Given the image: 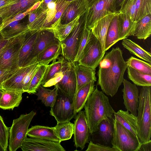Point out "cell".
Here are the masks:
<instances>
[{
	"mask_svg": "<svg viewBox=\"0 0 151 151\" xmlns=\"http://www.w3.org/2000/svg\"><path fill=\"white\" fill-rule=\"evenodd\" d=\"M40 65L38 63L33 64L29 70L25 75L22 83L24 93L27 92L31 81Z\"/></svg>",
	"mask_w": 151,
	"mask_h": 151,
	"instance_id": "cell-45",
	"label": "cell"
},
{
	"mask_svg": "<svg viewBox=\"0 0 151 151\" xmlns=\"http://www.w3.org/2000/svg\"><path fill=\"white\" fill-rule=\"evenodd\" d=\"M75 72L77 81V91L81 87L91 81H96V69L76 62Z\"/></svg>",
	"mask_w": 151,
	"mask_h": 151,
	"instance_id": "cell-21",
	"label": "cell"
},
{
	"mask_svg": "<svg viewBox=\"0 0 151 151\" xmlns=\"http://www.w3.org/2000/svg\"><path fill=\"white\" fill-rule=\"evenodd\" d=\"M1 50H0V53L1 52Z\"/></svg>",
	"mask_w": 151,
	"mask_h": 151,
	"instance_id": "cell-61",
	"label": "cell"
},
{
	"mask_svg": "<svg viewBox=\"0 0 151 151\" xmlns=\"http://www.w3.org/2000/svg\"><path fill=\"white\" fill-rule=\"evenodd\" d=\"M86 151H118L113 147L102 144L98 143H95L92 141L89 142Z\"/></svg>",
	"mask_w": 151,
	"mask_h": 151,
	"instance_id": "cell-46",
	"label": "cell"
},
{
	"mask_svg": "<svg viewBox=\"0 0 151 151\" xmlns=\"http://www.w3.org/2000/svg\"><path fill=\"white\" fill-rule=\"evenodd\" d=\"M138 151H151V140L142 143Z\"/></svg>",
	"mask_w": 151,
	"mask_h": 151,
	"instance_id": "cell-50",
	"label": "cell"
},
{
	"mask_svg": "<svg viewBox=\"0 0 151 151\" xmlns=\"http://www.w3.org/2000/svg\"><path fill=\"white\" fill-rule=\"evenodd\" d=\"M127 66L141 73L151 75V63L145 62L133 56L126 61Z\"/></svg>",
	"mask_w": 151,
	"mask_h": 151,
	"instance_id": "cell-39",
	"label": "cell"
},
{
	"mask_svg": "<svg viewBox=\"0 0 151 151\" xmlns=\"http://www.w3.org/2000/svg\"><path fill=\"white\" fill-rule=\"evenodd\" d=\"M80 17H78L71 22L66 24H62L60 18L49 27L43 30L51 32L60 42L62 41L78 24Z\"/></svg>",
	"mask_w": 151,
	"mask_h": 151,
	"instance_id": "cell-19",
	"label": "cell"
},
{
	"mask_svg": "<svg viewBox=\"0 0 151 151\" xmlns=\"http://www.w3.org/2000/svg\"><path fill=\"white\" fill-rule=\"evenodd\" d=\"M60 142L27 137L23 141L21 148L23 151H65Z\"/></svg>",
	"mask_w": 151,
	"mask_h": 151,
	"instance_id": "cell-14",
	"label": "cell"
},
{
	"mask_svg": "<svg viewBox=\"0 0 151 151\" xmlns=\"http://www.w3.org/2000/svg\"><path fill=\"white\" fill-rule=\"evenodd\" d=\"M53 0H43L40 7L42 11L46 10L47 9L48 4L52 1Z\"/></svg>",
	"mask_w": 151,
	"mask_h": 151,
	"instance_id": "cell-52",
	"label": "cell"
},
{
	"mask_svg": "<svg viewBox=\"0 0 151 151\" xmlns=\"http://www.w3.org/2000/svg\"><path fill=\"white\" fill-rule=\"evenodd\" d=\"M3 22L2 19L1 17H0V25Z\"/></svg>",
	"mask_w": 151,
	"mask_h": 151,
	"instance_id": "cell-59",
	"label": "cell"
},
{
	"mask_svg": "<svg viewBox=\"0 0 151 151\" xmlns=\"http://www.w3.org/2000/svg\"><path fill=\"white\" fill-rule=\"evenodd\" d=\"M116 0H99L88 8L84 14L85 24L90 30L95 23L105 16L119 12L115 4Z\"/></svg>",
	"mask_w": 151,
	"mask_h": 151,
	"instance_id": "cell-9",
	"label": "cell"
},
{
	"mask_svg": "<svg viewBox=\"0 0 151 151\" xmlns=\"http://www.w3.org/2000/svg\"><path fill=\"white\" fill-rule=\"evenodd\" d=\"M30 8L24 12L18 14L4 22H2V23L0 25V31L12 22L20 20L23 19L27 15H28L30 12Z\"/></svg>",
	"mask_w": 151,
	"mask_h": 151,
	"instance_id": "cell-48",
	"label": "cell"
},
{
	"mask_svg": "<svg viewBox=\"0 0 151 151\" xmlns=\"http://www.w3.org/2000/svg\"><path fill=\"white\" fill-rule=\"evenodd\" d=\"M18 0H0V9L14 3Z\"/></svg>",
	"mask_w": 151,
	"mask_h": 151,
	"instance_id": "cell-51",
	"label": "cell"
},
{
	"mask_svg": "<svg viewBox=\"0 0 151 151\" xmlns=\"http://www.w3.org/2000/svg\"><path fill=\"white\" fill-rule=\"evenodd\" d=\"M10 128L5 124L2 117L0 115V144L5 151H7Z\"/></svg>",
	"mask_w": 151,
	"mask_h": 151,
	"instance_id": "cell-42",
	"label": "cell"
},
{
	"mask_svg": "<svg viewBox=\"0 0 151 151\" xmlns=\"http://www.w3.org/2000/svg\"><path fill=\"white\" fill-rule=\"evenodd\" d=\"M99 66L97 85L104 93L112 97L122 83L128 66L121 49L113 48L104 55Z\"/></svg>",
	"mask_w": 151,
	"mask_h": 151,
	"instance_id": "cell-1",
	"label": "cell"
},
{
	"mask_svg": "<svg viewBox=\"0 0 151 151\" xmlns=\"http://www.w3.org/2000/svg\"><path fill=\"white\" fill-rule=\"evenodd\" d=\"M42 1H39L35 4H34L30 8V12L38 8L40 6Z\"/></svg>",
	"mask_w": 151,
	"mask_h": 151,
	"instance_id": "cell-56",
	"label": "cell"
},
{
	"mask_svg": "<svg viewBox=\"0 0 151 151\" xmlns=\"http://www.w3.org/2000/svg\"><path fill=\"white\" fill-rule=\"evenodd\" d=\"M48 65L41 64L31 81L27 93L29 94L36 93L37 88L41 84Z\"/></svg>",
	"mask_w": 151,
	"mask_h": 151,
	"instance_id": "cell-37",
	"label": "cell"
},
{
	"mask_svg": "<svg viewBox=\"0 0 151 151\" xmlns=\"http://www.w3.org/2000/svg\"><path fill=\"white\" fill-rule=\"evenodd\" d=\"M19 21L12 22L0 31L4 38L9 39L29 31L27 24Z\"/></svg>",
	"mask_w": 151,
	"mask_h": 151,
	"instance_id": "cell-30",
	"label": "cell"
},
{
	"mask_svg": "<svg viewBox=\"0 0 151 151\" xmlns=\"http://www.w3.org/2000/svg\"><path fill=\"white\" fill-rule=\"evenodd\" d=\"M36 113L33 111L22 114L13 120L10 128L9 147L10 151H16L21 148L22 143L27 137L29 126Z\"/></svg>",
	"mask_w": 151,
	"mask_h": 151,
	"instance_id": "cell-5",
	"label": "cell"
},
{
	"mask_svg": "<svg viewBox=\"0 0 151 151\" xmlns=\"http://www.w3.org/2000/svg\"><path fill=\"white\" fill-rule=\"evenodd\" d=\"M117 14L113 18L108 27L105 41V52L119 41Z\"/></svg>",
	"mask_w": 151,
	"mask_h": 151,
	"instance_id": "cell-34",
	"label": "cell"
},
{
	"mask_svg": "<svg viewBox=\"0 0 151 151\" xmlns=\"http://www.w3.org/2000/svg\"><path fill=\"white\" fill-rule=\"evenodd\" d=\"M84 14L81 16L78 24L66 38L60 42L62 48L61 55L69 63L74 64L78 46L85 26Z\"/></svg>",
	"mask_w": 151,
	"mask_h": 151,
	"instance_id": "cell-7",
	"label": "cell"
},
{
	"mask_svg": "<svg viewBox=\"0 0 151 151\" xmlns=\"http://www.w3.org/2000/svg\"><path fill=\"white\" fill-rule=\"evenodd\" d=\"M73 142L76 148L83 150L88 143L90 133L85 111L78 113L74 122Z\"/></svg>",
	"mask_w": 151,
	"mask_h": 151,
	"instance_id": "cell-11",
	"label": "cell"
},
{
	"mask_svg": "<svg viewBox=\"0 0 151 151\" xmlns=\"http://www.w3.org/2000/svg\"><path fill=\"white\" fill-rule=\"evenodd\" d=\"M4 91L0 89V100L1 99L3 94V93Z\"/></svg>",
	"mask_w": 151,
	"mask_h": 151,
	"instance_id": "cell-57",
	"label": "cell"
},
{
	"mask_svg": "<svg viewBox=\"0 0 151 151\" xmlns=\"http://www.w3.org/2000/svg\"><path fill=\"white\" fill-rule=\"evenodd\" d=\"M75 63H70L63 78L54 86L58 90L68 96L73 102L77 91Z\"/></svg>",
	"mask_w": 151,
	"mask_h": 151,
	"instance_id": "cell-13",
	"label": "cell"
},
{
	"mask_svg": "<svg viewBox=\"0 0 151 151\" xmlns=\"http://www.w3.org/2000/svg\"><path fill=\"white\" fill-rule=\"evenodd\" d=\"M128 77L134 84L142 86H151V75L139 72L127 66Z\"/></svg>",
	"mask_w": 151,
	"mask_h": 151,
	"instance_id": "cell-36",
	"label": "cell"
},
{
	"mask_svg": "<svg viewBox=\"0 0 151 151\" xmlns=\"http://www.w3.org/2000/svg\"><path fill=\"white\" fill-rule=\"evenodd\" d=\"M61 52L60 42L52 44L38 55L37 62L41 65H48L50 62L56 60Z\"/></svg>",
	"mask_w": 151,
	"mask_h": 151,
	"instance_id": "cell-26",
	"label": "cell"
},
{
	"mask_svg": "<svg viewBox=\"0 0 151 151\" xmlns=\"http://www.w3.org/2000/svg\"><path fill=\"white\" fill-rule=\"evenodd\" d=\"M151 86H142L139 94L136 116L137 136L141 143L151 140Z\"/></svg>",
	"mask_w": 151,
	"mask_h": 151,
	"instance_id": "cell-3",
	"label": "cell"
},
{
	"mask_svg": "<svg viewBox=\"0 0 151 151\" xmlns=\"http://www.w3.org/2000/svg\"><path fill=\"white\" fill-rule=\"evenodd\" d=\"M19 68L13 69H0V89L3 90L2 89V83L13 75L17 71Z\"/></svg>",
	"mask_w": 151,
	"mask_h": 151,
	"instance_id": "cell-47",
	"label": "cell"
},
{
	"mask_svg": "<svg viewBox=\"0 0 151 151\" xmlns=\"http://www.w3.org/2000/svg\"><path fill=\"white\" fill-rule=\"evenodd\" d=\"M38 33H33L29 31L26 34L20 52L18 62L19 67L24 65L30 55Z\"/></svg>",
	"mask_w": 151,
	"mask_h": 151,
	"instance_id": "cell-29",
	"label": "cell"
},
{
	"mask_svg": "<svg viewBox=\"0 0 151 151\" xmlns=\"http://www.w3.org/2000/svg\"><path fill=\"white\" fill-rule=\"evenodd\" d=\"M128 0H116L115 4L116 9L119 12L121 7Z\"/></svg>",
	"mask_w": 151,
	"mask_h": 151,
	"instance_id": "cell-54",
	"label": "cell"
},
{
	"mask_svg": "<svg viewBox=\"0 0 151 151\" xmlns=\"http://www.w3.org/2000/svg\"><path fill=\"white\" fill-rule=\"evenodd\" d=\"M42 12V10L39 6L37 9L30 12L28 14V22L27 24L28 26L33 22Z\"/></svg>",
	"mask_w": 151,
	"mask_h": 151,
	"instance_id": "cell-49",
	"label": "cell"
},
{
	"mask_svg": "<svg viewBox=\"0 0 151 151\" xmlns=\"http://www.w3.org/2000/svg\"><path fill=\"white\" fill-rule=\"evenodd\" d=\"M88 7L84 0H75L70 2L65 9L60 18L62 24L70 23L84 14Z\"/></svg>",
	"mask_w": 151,
	"mask_h": 151,
	"instance_id": "cell-17",
	"label": "cell"
},
{
	"mask_svg": "<svg viewBox=\"0 0 151 151\" xmlns=\"http://www.w3.org/2000/svg\"><path fill=\"white\" fill-rule=\"evenodd\" d=\"M58 91V95L53 105L51 107L50 114L55 118L57 123L70 121L76 114L74 111V102L67 96Z\"/></svg>",
	"mask_w": 151,
	"mask_h": 151,
	"instance_id": "cell-10",
	"label": "cell"
},
{
	"mask_svg": "<svg viewBox=\"0 0 151 151\" xmlns=\"http://www.w3.org/2000/svg\"><path fill=\"white\" fill-rule=\"evenodd\" d=\"M27 32L9 39L0 54V69H13L19 67L18 62L20 52Z\"/></svg>",
	"mask_w": 151,
	"mask_h": 151,
	"instance_id": "cell-6",
	"label": "cell"
},
{
	"mask_svg": "<svg viewBox=\"0 0 151 151\" xmlns=\"http://www.w3.org/2000/svg\"><path fill=\"white\" fill-rule=\"evenodd\" d=\"M70 63L67 61L62 68L51 79L41 86L44 87H47L55 85L63 78L65 72L70 66Z\"/></svg>",
	"mask_w": 151,
	"mask_h": 151,
	"instance_id": "cell-44",
	"label": "cell"
},
{
	"mask_svg": "<svg viewBox=\"0 0 151 151\" xmlns=\"http://www.w3.org/2000/svg\"><path fill=\"white\" fill-rule=\"evenodd\" d=\"M122 83L124 87L122 91L125 107L131 113L137 116L139 97L138 88L136 85L126 79H124Z\"/></svg>",
	"mask_w": 151,
	"mask_h": 151,
	"instance_id": "cell-15",
	"label": "cell"
},
{
	"mask_svg": "<svg viewBox=\"0 0 151 151\" xmlns=\"http://www.w3.org/2000/svg\"><path fill=\"white\" fill-rule=\"evenodd\" d=\"M114 119L123 126L137 136V116L127 110L120 109L114 114Z\"/></svg>",
	"mask_w": 151,
	"mask_h": 151,
	"instance_id": "cell-23",
	"label": "cell"
},
{
	"mask_svg": "<svg viewBox=\"0 0 151 151\" xmlns=\"http://www.w3.org/2000/svg\"><path fill=\"white\" fill-rule=\"evenodd\" d=\"M23 93L12 91H4L0 100V108L4 110L13 109L21 102Z\"/></svg>",
	"mask_w": 151,
	"mask_h": 151,
	"instance_id": "cell-28",
	"label": "cell"
},
{
	"mask_svg": "<svg viewBox=\"0 0 151 151\" xmlns=\"http://www.w3.org/2000/svg\"><path fill=\"white\" fill-rule=\"evenodd\" d=\"M101 44L91 32L82 56L78 62L79 64L96 69L105 55Z\"/></svg>",
	"mask_w": 151,
	"mask_h": 151,
	"instance_id": "cell-8",
	"label": "cell"
},
{
	"mask_svg": "<svg viewBox=\"0 0 151 151\" xmlns=\"http://www.w3.org/2000/svg\"><path fill=\"white\" fill-rule=\"evenodd\" d=\"M0 151H5V150L0 144Z\"/></svg>",
	"mask_w": 151,
	"mask_h": 151,
	"instance_id": "cell-58",
	"label": "cell"
},
{
	"mask_svg": "<svg viewBox=\"0 0 151 151\" xmlns=\"http://www.w3.org/2000/svg\"><path fill=\"white\" fill-rule=\"evenodd\" d=\"M106 15L97 21L91 29L93 34L100 42L103 51H105V41L110 23L113 18L118 13Z\"/></svg>",
	"mask_w": 151,
	"mask_h": 151,
	"instance_id": "cell-20",
	"label": "cell"
},
{
	"mask_svg": "<svg viewBox=\"0 0 151 151\" xmlns=\"http://www.w3.org/2000/svg\"><path fill=\"white\" fill-rule=\"evenodd\" d=\"M58 58V61H53L51 64L48 65L47 69L42 81L41 86L51 79L62 68L67 61L62 56Z\"/></svg>",
	"mask_w": 151,
	"mask_h": 151,
	"instance_id": "cell-38",
	"label": "cell"
},
{
	"mask_svg": "<svg viewBox=\"0 0 151 151\" xmlns=\"http://www.w3.org/2000/svg\"><path fill=\"white\" fill-rule=\"evenodd\" d=\"M9 39L4 38L0 32V50H1L8 42Z\"/></svg>",
	"mask_w": 151,
	"mask_h": 151,
	"instance_id": "cell-53",
	"label": "cell"
},
{
	"mask_svg": "<svg viewBox=\"0 0 151 151\" xmlns=\"http://www.w3.org/2000/svg\"><path fill=\"white\" fill-rule=\"evenodd\" d=\"M33 64H27L19 67L13 75L2 83V90L4 91L21 92L23 93L22 86V81Z\"/></svg>",
	"mask_w": 151,
	"mask_h": 151,
	"instance_id": "cell-18",
	"label": "cell"
},
{
	"mask_svg": "<svg viewBox=\"0 0 151 151\" xmlns=\"http://www.w3.org/2000/svg\"><path fill=\"white\" fill-rule=\"evenodd\" d=\"M117 16L119 40L132 36L137 22L132 21L125 13L119 12Z\"/></svg>",
	"mask_w": 151,
	"mask_h": 151,
	"instance_id": "cell-25",
	"label": "cell"
},
{
	"mask_svg": "<svg viewBox=\"0 0 151 151\" xmlns=\"http://www.w3.org/2000/svg\"><path fill=\"white\" fill-rule=\"evenodd\" d=\"M75 0H65V1L67 2H71Z\"/></svg>",
	"mask_w": 151,
	"mask_h": 151,
	"instance_id": "cell-60",
	"label": "cell"
},
{
	"mask_svg": "<svg viewBox=\"0 0 151 151\" xmlns=\"http://www.w3.org/2000/svg\"><path fill=\"white\" fill-rule=\"evenodd\" d=\"M122 43L123 46L131 54L151 63V53L145 50L134 42L125 38L122 40Z\"/></svg>",
	"mask_w": 151,
	"mask_h": 151,
	"instance_id": "cell-32",
	"label": "cell"
},
{
	"mask_svg": "<svg viewBox=\"0 0 151 151\" xmlns=\"http://www.w3.org/2000/svg\"><path fill=\"white\" fill-rule=\"evenodd\" d=\"M95 82L91 81L83 86L77 91L74 101L75 114L84 108L88 99L95 89Z\"/></svg>",
	"mask_w": 151,
	"mask_h": 151,
	"instance_id": "cell-22",
	"label": "cell"
},
{
	"mask_svg": "<svg viewBox=\"0 0 151 151\" xmlns=\"http://www.w3.org/2000/svg\"><path fill=\"white\" fill-rule=\"evenodd\" d=\"M91 33V30L86 27L85 25L75 58V63L78 62L81 59Z\"/></svg>",
	"mask_w": 151,
	"mask_h": 151,
	"instance_id": "cell-41",
	"label": "cell"
},
{
	"mask_svg": "<svg viewBox=\"0 0 151 151\" xmlns=\"http://www.w3.org/2000/svg\"><path fill=\"white\" fill-rule=\"evenodd\" d=\"M27 134L30 137L60 142L55 134L54 127L40 125L32 126L28 129Z\"/></svg>",
	"mask_w": 151,
	"mask_h": 151,
	"instance_id": "cell-24",
	"label": "cell"
},
{
	"mask_svg": "<svg viewBox=\"0 0 151 151\" xmlns=\"http://www.w3.org/2000/svg\"><path fill=\"white\" fill-rule=\"evenodd\" d=\"M53 127L55 134L60 142L70 139L73 134L74 124L70 121L57 123Z\"/></svg>",
	"mask_w": 151,
	"mask_h": 151,
	"instance_id": "cell-35",
	"label": "cell"
},
{
	"mask_svg": "<svg viewBox=\"0 0 151 151\" xmlns=\"http://www.w3.org/2000/svg\"><path fill=\"white\" fill-rule=\"evenodd\" d=\"M135 1V0H128L121 7L119 12L127 14L132 21L136 22Z\"/></svg>",
	"mask_w": 151,
	"mask_h": 151,
	"instance_id": "cell-43",
	"label": "cell"
},
{
	"mask_svg": "<svg viewBox=\"0 0 151 151\" xmlns=\"http://www.w3.org/2000/svg\"><path fill=\"white\" fill-rule=\"evenodd\" d=\"M84 108L91 135L97 130L102 121L113 118L115 112L110 104L108 97L102 91L98 90L97 86L88 99Z\"/></svg>",
	"mask_w": 151,
	"mask_h": 151,
	"instance_id": "cell-2",
	"label": "cell"
},
{
	"mask_svg": "<svg viewBox=\"0 0 151 151\" xmlns=\"http://www.w3.org/2000/svg\"><path fill=\"white\" fill-rule=\"evenodd\" d=\"M43 0H18L14 3L9 4L0 9V16L3 22L26 11L35 4Z\"/></svg>",
	"mask_w": 151,
	"mask_h": 151,
	"instance_id": "cell-16",
	"label": "cell"
},
{
	"mask_svg": "<svg viewBox=\"0 0 151 151\" xmlns=\"http://www.w3.org/2000/svg\"><path fill=\"white\" fill-rule=\"evenodd\" d=\"M136 22L148 14H151V0H135Z\"/></svg>",
	"mask_w": 151,
	"mask_h": 151,
	"instance_id": "cell-40",
	"label": "cell"
},
{
	"mask_svg": "<svg viewBox=\"0 0 151 151\" xmlns=\"http://www.w3.org/2000/svg\"><path fill=\"white\" fill-rule=\"evenodd\" d=\"M151 34V14H148L137 22L132 36L139 39L145 40Z\"/></svg>",
	"mask_w": 151,
	"mask_h": 151,
	"instance_id": "cell-31",
	"label": "cell"
},
{
	"mask_svg": "<svg viewBox=\"0 0 151 151\" xmlns=\"http://www.w3.org/2000/svg\"><path fill=\"white\" fill-rule=\"evenodd\" d=\"M141 143L137 136L114 119L111 144L118 151H138Z\"/></svg>",
	"mask_w": 151,
	"mask_h": 151,
	"instance_id": "cell-4",
	"label": "cell"
},
{
	"mask_svg": "<svg viewBox=\"0 0 151 151\" xmlns=\"http://www.w3.org/2000/svg\"><path fill=\"white\" fill-rule=\"evenodd\" d=\"M50 90L40 85L35 93L37 96V100H40L46 106L51 107L53 105L58 94L57 89Z\"/></svg>",
	"mask_w": 151,
	"mask_h": 151,
	"instance_id": "cell-33",
	"label": "cell"
},
{
	"mask_svg": "<svg viewBox=\"0 0 151 151\" xmlns=\"http://www.w3.org/2000/svg\"><path fill=\"white\" fill-rule=\"evenodd\" d=\"M59 42L51 32L46 30L39 31L31 52L24 65L37 63L36 60L38 55L46 48L52 44Z\"/></svg>",
	"mask_w": 151,
	"mask_h": 151,
	"instance_id": "cell-12",
	"label": "cell"
},
{
	"mask_svg": "<svg viewBox=\"0 0 151 151\" xmlns=\"http://www.w3.org/2000/svg\"><path fill=\"white\" fill-rule=\"evenodd\" d=\"M88 8L92 6L99 0H84Z\"/></svg>",
	"mask_w": 151,
	"mask_h": 151,
	"instance_id": "cell-55",
	"label": "cell"
},
{
	"mask_svg": "<svg viewBox=\"0 0 151 151\" xmlns=\"http://www.w3.org/2000/svg\"><path fill=\"white\" fill-rule=\"evenodd\" d=\"M114 118H109L102 121L98 126L97 134L102 144L109 146L111 144L113 129Z\"/></svg>",
	"mask_w": 151,
	"mask_h": 151,
	"instance_id": "cell-27",
	"label": "cell"
}]
</instances>
